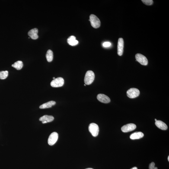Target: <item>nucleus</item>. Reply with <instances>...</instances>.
<instances>
[{
	"mask_svg": "<svg viewBox=\"0 0 169 169\" xmlns=\"http://www.w3.org/2000/svg\"><path fill=\"white\" fill-rule=\"evenodd\" d=\"M155 124L157 127L162 130H166L167 129V126L166 124L162 121L157 120L155 122Z\"/></svg>",
	"mask_w": 169,
	"mask_h": 169,
	"instance_id": "13",
	"label": "nucleus"
},
{
	"mask_svg": "<svg viewBox=\"0 0 169 169\" xmlns=\"http://www.w3.org/2000/svg\"><path fill=\"white\" fill-rule=\"evenodd\" d=\"M84 86H86V84H84Z\"/></svg>",
	"mask_w": 169,
	"mask_h": 169,
	"instance_id": "28",
	"label": "nucleus"
},
{
	"mask_svg": "<svg viewBox=\"0 0 169 169\" xmlns=\"http://www.w3.org/2000/svg\"><path fill=\"white\" fill-rule=\"evenodd\" d=\"M89 130L93 136L96 137L98 136L99 129L98 125L96 123H92L89 125Z\"/></svg>",
	"mask_w": 169,
	"mask_h": 169,
	"instance_id": "3",
	"label": "nucleus"
},
{
	"mask_svg": "<svg viewBox=\"0 0 169 169\" xmlns=\"http://www.w3.org/2000/svg\"><path fill=\"white\" fill-rule=\"evenodd\" d=\"M124 42L122 38L119 39L117 44V54L119 56H122L123 53Z\"/></svg>",
	"mask_w": 169,
	"mask_h": 169,
	"instance_id": "9",
	"label": "nucleus"
},
{
	"mask_svg": "<svg viewBox=\"0 0 169 169\" xmlns=\"http://www.w3.org/2000/svg\"><path fill=\"white\" fill-rule=\"evenodd\" d=\"M53 78V79H55V77H54V78Z\"/></svg>",
	"mask_w": 169,
	"mask_h": 169,
	"instance_id": "29",
	"label": "nucleus"
},
{
	"mask_svg": "<svg viewBox=\"0 0 169 169\" xmlns=\"http://www.w3.org/2000/svg\"><path fill=\"white\" fill-rule=\"evenodd\" d=\"M38 30L37 28L33 29L29 31L28 35L33 40H36L39 37V36L38 35Z\"/></svg>",
	"mask_w": 169,
	"mask_h": 169,
	"instance_id": "12",
	"label": "nucleus"
},
{
	"mask_svg": "<svg viewBox=\"0 0 169 169\" xmlns=\"http://www.w3.org/2000/svg\"><path fill=\"white\" fill-rule=\"evenodd\" d=\"M46 59L48 62H51L53 60V53L51 50L49 49L47 51L46 55Z\"/></svg>",
	"mask_w": 169,
	"mask_h": 169,
	"instance_id": "17",
	"label": "nucleus"
},
{
	"mask_svg": "<svg viewBox=\"0 0 169 169\" xmlns=\"http://www.w3.org/2000/svg\"><path fill=\"white\" fill-rule=\"evenodd\" d=\"M56 104V102L55 101H49L41 105L40 106V108L41 109L49 108L55 105Z\"/></svg>",
	"mask_w": 169,
	"mask_h": 169,
	"instance_id": "16",
	"label": "nucleus"
},
{
	"mask_svg": "<svg viewBox=\"0 0 169 169\" xmlns=\"http://www.w3.org/2000/svg\"><path fill=\"white\" fill-rule=\"evenodd\" d=\"M64 83V81L63 78L59 77L55 78L50 83V85L52 87H62Z\"/></svg>",
	"mask_w": 169,
	"mask_h": 169,
	"instance_id": "4",
	"label": "nucleus"
},
{
	"mask_svg": "<svg viewBox=\"0 0 169 169\" xmlns=\"http://www.w3.org/2000/svg\"><path fill=\"white\" fill-rule=\"evenodd\" d=\"M142 1L144 4L147 5H152L153 3V1L152 0H142Z\"/></svg>",
	"mask_w": 169,
	"mask_h": 169,
	"instance_id": "20",
	"label": "nucleus"
},
{
	"mask_svg": "<svg viewBox=\"0 0 169 169\" xmlns=\"http://www.w3.org/2000/svg\"><path fill=\"white\" fill-rule=\"evenodd\" d=\"M136 128V125L133 123H129L122 126L121 130L124 132H128L134 130Z\"/></svg>",
	"mask_w": 169,
	"mask_h": 169,
	"instance_id": "8",
	"label": "nucleus"
},
{
	"mask_svg": "<svg viewBox=\"0 0 169 169\" xmlns=\"http://www.w3.org/2000/svg\"><path fill=\"white\" fill-rule=\"evenodd\" d=\"M89 21L92 27L95 28H98L100 27V22L97 16L92 14L90 16Z\"/></svg>",
	"mask_w": 169,
	"mask_h": 169,
	"instance_id": "2",
	"label": "nucleus"
},
{
	"mask_svg": "<svg viewBox=\"0 0 169 169\" xmlns=\"http://www.w3.org/2000/svg\"><path fill=\"white\" fill-rule=\"evenodd\" d=\"M168 161H169V156H168Z\"/></svg>",
	"mask_w": 169,
	"mask_h": 169,
	"instance_id": "26",
	"label": "nucleus"
},
{
	"mask_svg": "<svg viewBox=\"0 0 169 169\" xmlns=\"http://www.w3.org/2000/svg\"><path fill=\"white\" fill-rule=\"evenodd\" d=\"M95 75L93 71H87L84 78V82L87 85L91 84L94 81Z\"/></svg>",
	"mask_w": 169,
	"mask_h": 169,
	"instance_id": "1",
	"label": "nucleus"
},
{
	"mask_svg": "<svg viewBox=\"0 0 169 169\" xmlns=\"http://www.w3.org/2000/svg\"><path fill=\"white\" fill-rule=\"evenodd\" d=\"M131 169H138L137 167H132Z\"/></svg>",
	"mask_w": 169,
	"mask_h": 169,
	"instance_id": "23",
	"label": "nucleus"
},
{
	"mask_svg": "<svg viewBox=\"0 0 169 169\" xmlns=\"http://www.w3.org/2000/svg\"><path fill=\"white\" fill-rule=\"evenodd\" d=\"M136 61H138L141 65H148V59L146 57L140 54H137L135 56Z\"/></svg>",
	"mask_w": 169,
	"mask_h": 169,
	"instance_id": "7",
	"label": "nucleus"
},
{
	"mask_svg": "<svg viewBox=\"0 0 169 169\" xmlns=\"http://www.w3.org/2000/svg\"><path fill=\"white\" fill-rule=\"evenodd\" d=\"M8 75V71H0V79H5L7 78Z\"/></svg>",
	"mask_w": 169,
	"mask_h": 169,
	"instance_id": "19",
	"label": "nucleus"
},
{
	"mask_svg": "<svg viewBox=\"0 0 169 169\" xmlns=\"http://www.w3.org/2000/svg\"><path fill=\"white\" fill-rule=\"evenodd\" d=\"M155 122L157 120L156 119H155Z\"/></svg>",
	"mask_w": 169,
	"mask_h": 169,
	"instance_id": "27",
	"label": "nucleus"
},
{
	"mask_svg": "<svg viewBox=\"0 0 169 169\" xmlns=\"http://www.w3.org/2000/svg\"><path fill=\"white\" fill-rule=\"evenodd\" d=\"M154 169H158L157 167H155Z\"/></svg>",
	"mask_w": 169,
	"mask_h": 169,
	"instance_id": "24",
	"label": "nucleus"
},
{
	"mask_svg": "<svg viewBox=\"0 0 169 169\" xmlns=\"http://www.w3.org/2000/svg\"><path fill=\"white\" fill-rule=\"evenodd\" d=\"M127 95L129 98H134L138 97L140 94V91L138 89L131 88L128 90L126 92Z\"/></svg>",
	"mask_w": 169,
	"mask_h": 169,
	"instance_id": "5",
	"label": "nucleus"
},
{
	"mask_svg": "<svg viewBox=\"0 0 169 169\" xmlns=\"http://www.w3.org/2000/svg\"><path fill=\"white\" fill-rule=\"evenodd\" d=\"M86 169H93L92 168H87Z\"/></svg>",
	"mask_w": 169,
	"mask_h": 169,
	"instance_id": "25",
	"label": "nucleus"
},
{
	"mask_svg": "<svg viewBox=\"0 0 169 169\" xmlns=\"http://www.w3.org/2000/svg\"><path fill=\"white\" fill-rule=\"evenodd\" d=\"M23 66V63L21 61H18L12 65V66L17 70H21Z\"/></svg>",
	"mask_w": 169,
	"mask_h": 169,
	"instance_id": "18",
	"label": "nucleus"
},
{
	"mask_svg": "<svg viewBox=\"0 0 169 169\" xmlns=\"http://www.w3.org/2000/svg\"><path fill=\"white\" fill-rule=\"evenodd\" d=\"M58 134L57 132H54L49 135L48 142L49 145L50 146L55 145L58 140Z\"/></svg>",
	"mask_w": 169,
	"mask_h": 169,
	"instance_id": "6",
	"label": "nucleus"
},
{
	"mask_svg": "<svg viewBox=\"0 0 169 169\" xmlns=\"http://www.w3.org/2000/svg\"><path fill=\"white\" fill-rule=\"evenodd\" d=\"M97 98L99 101L103 103H109L111 101L110 98L108 96L104 94H98L97 96Z\"/></svg>",
	"mask_w": 169,
	"mask_h": 169,
	"instance_id": "10",
	"label": "nucleus"
},
{
	"mask_svg": "<svg viewBox=\"0 0 169 169\" xmlns=\"http://www.w3.org/2000/svg\"><path fill=\"white\" fill-rule=\"evenodd\" d=\"M155 164L154 162H152L149 164V169H154L155 167Z\"/></svg>",
	"mask_w": 169,
	"mask_h": 169,
	"instance_id": "22",
	"label": "nucleus"
},
{
	"mask_svg": "<svg viewBox=\"0 0 169 169\" xmlns=\"http://www.w3.org/2000/svg\"><path fill=\"white\" fill-rule=\"evenodd\" d=\"M144 134L141 132H134L130 136V138L132 140L140 139L143 137Z\"/></svg>",
	"mask_w": 169,
	"mask_h": 169,
	"instance_id": "14",
	"label": "nucleus"
},
{
	"mask_svg": "<svg viewBox=\"0 0 169 169\" xmlns=\"http://www.w3.org/2000/svg\"><path fill=\"white\" fill-rule=\"evenodd\" d=\"M68 43L71 46H74L78 44V41L76 40L75 36H71L68 38L67 40Z\"/></svg>",
	"mask_w": 169,
	"mask_h": 169,
	"instance_id": "15",
	"label": "nucleus"
},
{
	"mask_svg": "<svg viewBox=\"0 0 169 169\" xmlns=\"http://www.w3.org/2000/svg\"><path fill=\"white\" fill-rule=\"evenodd\" d=\"M54 119V118L53 116L45 115L40 117L39 119V120L41 121L42 123L45 124L53 121Z\"/></svg>",
	"mask_w": 169,
	"mask_h": 169,
	"instance_id": "11",
	"label": "nucleus"
},
{
	"mask_svg": "<svg viewBox=\"0 0 169 169\" xmlns=\"http://www.w3.org/2000/svg\"><path fill=\"white\" fill-rule=\"evenodd\" d=\"M103 46L105 47H110L111 45V44L109 42H106L103 44Z\"/></svg>",
	"mask_w": 169,
	"mask_h": 169,
	"instance_id": "21",
	"label": "nucleus"
}]
</instances>
